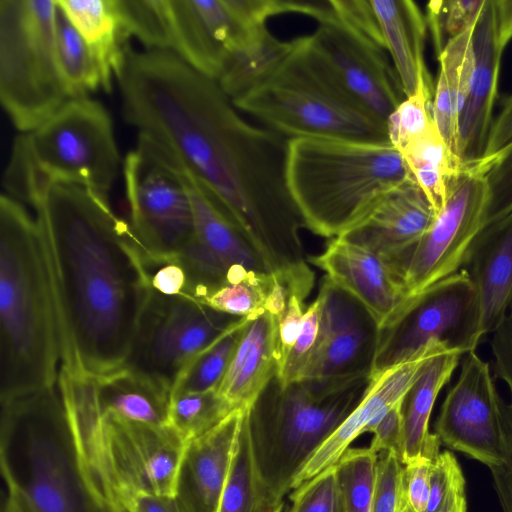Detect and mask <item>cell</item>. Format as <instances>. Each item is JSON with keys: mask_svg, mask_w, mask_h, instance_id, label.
<instances>
[{"mask_svg": "<svg viewBox=\"0 0 512 512\" xmlns=\"http://www.w3.org/2000/svg\"><path fill=\"white\" fill-rule=\"evenodd\" d=\"M55 299L60 369L97 378L122 368L151 287L146 253L107 197L72 183L31 193Z\"/></svg>", "mask_w": 512, "mask_h": 512, "instance_id": "1", "label": "cell"}, {"mask_svg": "<svg viewBox=\"0 0 512 512\" xmlns=\"http://www.w3.org/2000/svg\"><path fill=\"white\" fill-rule=\"evenodd\" d=\"M57 311L35 218L0 198V401L58 383Z\"/></svg>", "mask_w": 512, "mask_h": 512, "instance_id": "2", "label": "cell"}, {"mask_svg": "<svg viewBox=\"0 0 512 512\" xmlns=\"http://www.w3.org/2000/svg\"><path fill=\"white\" fill-rule=\"evenodd\" d=\"M58 386L85 479L108 512L137 493L175 496L187 444L169 425L101 411L91 377L60 369Z\"/></svg>", "mask_w": 512, "mask_h": 512, "instance_id": "3", "label": "cell"}, {"mask_svg": "<svg viewBox=\"0 0 512 512\" xmlns=\"http://www.w3.org/2000/svg\"><path fill=\"white\" fill-rule=\"evenodd\" d=\"M414 179L391 143L305 137L288 140L286 182L304 227L336 238L394 188Z\"/></svg>", "mask_w": 512, "mask_h": 512, "instance_id": "4", "label": "cell"}, {"mask_svg": "<svg viewBox=\"0 0 512 512\" xmlns=\"http://www.w3.org/2000/svg\"><path fill=\"white\" fill-rule=\"evenodd\" d=\"M0 403L6 490L28 512H108L85 479L58 383Z\"/></svg>", "mask_w": 512, "mask_h": 512, "instance_id": "5", "label": "cell"}, {"mask_svg": "<svg viewBox=\"0 0 512 512\" xmlns=\"http://www.w3.org/2000/svg\"><path fill=\"white\" fill-rule=\"evenodd\" d=\"M371 375L347 379H302L281 385L275 376L249 408L257 465L272 490L284 498L296 474L360 403Z\"/></svg>", "mask_w": 512, "mask_h": 512, "instance_id": "6", "label": "cell"}, {"mask_svg": "<svg viewBox=\"0 0 512 512\" xmlns=\"http://www.w3.org/2000/svg\"><path fill=\"white\" fill-rule=\"evenodd\" d=\"M261 81L231 102L285 138L389 142L387 124L353 100L310 55L304 36ZM390 143V142H389Z\"/></svg>", "mask_w": 512, "mask_h": 512, "instance_id": "7", "label": "cell"}, {"mask_svg": "<svg viewBox=\"0 0 512 512\" xmlns=\"http://www.w3.org/2000/svg\"><path fill=\"white\" fill-rule=\"evenodd\" d=\"M120 156L106 108L88 97L68 100L36 129L15 139L3 184L26 202L40 186L72 183L107 197Z\"/></svg>", "mask_w": 512, "mask_h": 512, "instance_id": "8", "label": "cell"}, {"mask_svg": "<svg viewBox=\"0 0 512 512\" xmlns=\"http://www.w3.org/2000/svg\"><path fill=\"white\" fill-rule=\"evenodd\" d=\"M56 0H0V100L27 133L70 97L55 50Z\"/></svg>", "mask_w": 512, "mask_h": 512, "instance_id": "9", "label": "cell"}, {"mask_svg": "<svg viewBox=\"0 0 512 512\" xmlns=\"http://www.w3.org/2000/svg\"><path fill=\"white\" fill-rule=\"evenodd\" d=\"M482 337L477 292L468 272L461 268L410 298L380 330L371 375L400 365L433 344L465 355L475 350Z\"/></svg>", "mask_w": 512, "mask_h": 512, "instance_id": "10", "label": "cell"}, {"mask_svg": "<svg viewBox=\"0 0 512 512\" xmlns=\"http://www.w3.org/2000/svg\"><path fill=\"white\" fill-rule=\"evenodd\" d=\"M244 319L188 296H166L151 289L124 366L171 393L190 361Z\"/></svg>", "mask_w": 512, "mask_h": 512, "instance_id": "11", "label": "cell"}, {"mask_svg": "<svg viewBox=\"0 0 512 512\" xmlns=\"http://www.w3.org/2000/svg\"><path fill=\"white\" fill-rule=\"evenodd\" d=\"M165 51L215 81L234 55L271 37L252 0H160Z\"/></svg>", "mask_w": 512, "mask_h": 512, "instance_id": "12", "label": "cell"}, {"mask_svg": "<svg viewBox=\"0 0 512 512\" xmlns=\"http://www.w3.org/2000/svg\"><path fill=\"white\" fill-rule=\"evenodd\" d=\"M130 226L153 259L178 256L191 242L195 223L191 201L174 168L146 141L123 163Z\"/></svg>", "mask_w": 512, "mask_h": 512, "instance_id": "13", "label": "cell"}, {"mask_svg": "<svg viewBox=\"0 0 512 512\" xmlns=\"http://www.w3.org/2000/svg\"><path fill=\"white\" fill-rule=\"evenodd\" d=\"M151 146L174 168L193 209L195 234L178 255L188 276L187 296L203 302L225 284L253 273L271 274L218 200L179 162Z\"/></svg>", "mask_w": 512, "mask_h": 512, "instance_id": "14", "label": "cell"}, {"mask_svg": "<svg viewBox=\"0 0 512 512\" xmlns=\"http://www.w3.org/2000/svg\"><path fill=\"white\" fill-rule=\"evenodd\" d=\"M484 173L477 162L461 167L452 177L444 205L406 262L403 282L409 299L464 266L483 227Z\"/></svg>", "mask_w": 512, "mask_h": 512, "instance_id": "15", "label": "cell"}, {"mask_svg": "<svg viewBox=\"0 0 512 512\" xmlns=\"http://www.w3.org/2000/svg\"><path fill=\"white\" fill-rule=\"evenodd\" d=\"M304 43L353 100L384 122L405 99L385 50L335 16L319 22L314 33L304 36Z\"/></svg>", "mask_w": 512, "mask_h": 512, "instance_id": "16", "label": "cell"}, {"mask_svg": "<svg viewBox=\"0 0 512 512\" xmlns=\"http://www.w3.org/2000/svg\"><path fill=\"white\" fill-rule=\"evenodd\" d=\"M499 400L488 363L474 351L468 352L459 378L442 404L435 434L445 446L489 468L500 465L504 438Z\"/></svg>", "mask_w": 512, "mask_h": 512, "instance_id": "17", "label": "cell"}, {"mask_svg": "<svg viewBox=\"0 0 512 512\" xmlns=\"http://www.w3.org/2000/svg\"><path fill=\"white\" fill-rule=\"evenodd\" d=\"M319 334L302 379H347L371 375L380 327L369 310L328 277L321 282Z\"/></svg>", "mask_w": 512, "mask_h": 512, "instance_id": "18", "label": "cell"}, {"mask_svg": "<svg viewBox=\"0 0 512 512\" xmlns=\"http://www.w3.org/2000/svg\"><path fill=\"white\" fill-rule=\"evenodd\" d=\"M511 39L512 0H485L471 32L472 72L458 130L460 168L477 163L484 156L501 59Z\"/></svg>", "mask_w": 512, "mask_h": 512, "instance_id": "19", "label": "cell"}, {"mask_svg": "<svg viewBox=\"0 0 512 512\" xmlns=\"http://www.w3.org/2000/svg\"><path fill=\"white\" fill-rule=\"evenodd\" d=\"M435 216L432 204L411 179L391 190L362 221L339 238L375 253L403 280L408 257Z\"/></svg>", "mask_w": 512, "mask_h": 512, "instance_id": "20", "label": "cell"}, {"mask_svg": "<svg viewBox=\"0 0 512 512\" xmlns=\"http://www.w3.org/2000/svg\"><path fill=\"white\" fill-rule=\"evenodd\" d=\"M445 348L449 347L430 345L412 359L371 375V383L360 403L299 470L293 479L292 489L335 465L359 435L372 432L389 409L404 399L424 364Z\"/></svg>", "mask_w": 512, "mask_h": 512, "instance_id": "21", "label": "cell"}, {"mask_svg": "<svg viewBox=\"0 0 512 512\" xmlns=\"http://www.w3.org/2000/svg\"><path fill=\"white\" fill-rule=\"evenodd\" d=\"M307 260L357 298L376 319L380 330L409 300L402 281L381 257L339 237L333 238L321 254L308 256Z\"/></svg>", "mask_w": 512, "mask_h": 512, "instance_id": "22", "label": "cell"}, {"mask_svg": "<svg viewBox=\"0 0 512 512\" xmlns=\"http://www.w3.org/2000/svg\"><path fill=\"white\" fill-rule=\"evenodd\" d=\"M245 410L187 444L174 496L181 512H218Z\"/></svg>", "mask_w": 512, "mask_h": 512, "instance_id": "23", "label": "cell"}, {"mask_svg": "<svg viewBox=\"0 0 512 512\" xmlns=\"http://www.w3.org/2000/svg\"><path fill=\"white\" fill-rule=\"evenodd\" d=\"M464 266L477 292L484 336L501 325L512 302V210L482 227Z\"/></svg>", "mask_w": 512, "mask_h": 512, "instance_id": "24", "label": "cell"}, {"mask_svg": "<svg viewBox=\"0 0 512 512\" xmlns=\"http://www.w3.org/2000/svg\"><path fill=\"white\" fill-rule=\"evenodd\" d=\"M278 321L268 312L247 320L218 393L234 408H248L277 375Z\"/></svg>", "mask_w": 512, "mask_h": 512, "instance_id": "25", "label": "cell"}, {"mask_svg": "<svg viewBox=\"0 0 512 512\" xmlns=\"http://www.w3.org/2000/svg\"><path fill=\"white\" fill-rule=\"evenodd\" d=\"M406 97L434 86L424 59L426 19L411 0H370Z\"/></svg>", "mask_w": 512, "mask_h": 512, "instance_id": "26", "label": "cell"}, {"mask_svg": "<svg viewBox=\"0 0 512 512\" xmlns=\"http://www.w3.org/2000/svg\"><path fill=\"white\" fill-rule=\"evenodd\" d=\"M462 352L445 348L432 356L422 367L403 400L402 464L427 458L434 460L441 444L429 432V419L442 387L449 381Z\"/></svg>", "mask_w": 512, "mask_h": 512, "instance_id": "27", "label": "cell"}, {"mask_svg": "<svg viewBox=\"0 0 512 512\" xmlns=\"http://www.w3.org/2000/svg\"><path fill=\"white\" fill-rule=\"evenodd\" d=\"M93 53L109 92L123 67L128 47L117 0H56Z\"/></svg>", "mask_w": 512, "mask_h": 512, "instance_id": "28", "label": "cell"}, {"mask_svg": "<svg viewBox=\"0 0 512 512\" xmlns=\"http://www.w3.org/2000/svg\"><path fill=\"white\" fill-rule=\"evenodd\" d=\"M92 379L101 411L152 425H168L171 393L149 376L124 366Z\"/></svg>", "mask_w": 512, "mask_h": 512, "instance_id": "29", "label": "cell"}, {"mask_svg": "<svg viewBox=\"0 0 512 512\" xmlns=\"http://www.w3.org/2000/svg\"><path fill=\"white\" fill-rule=\"evenodd\" d=\"M246 408L218 512H282L283 499L265 481L257 465Z\"/></svg>", "mask_w": 512, "mask_h": 512, "instance_id": "30", "label": "cell"}, {"mask_svg": "<svg viewBox=\"0 0 512 512\" xmlns=\"http://www.w3.org/2000/svg\"><path fill=\"white\" fill-rule=\"evenodd\" d=\"M400 152L437 213L444 205L449 183L460 167L436 127L409 142Z\"/></svg>", "mask_w": 512, "mask_h": 512, "instance_id": "31", "label": "cell"}, {"mask_svg": "<svg viewBox=\"0 0 512 512\" xmlns=\"http://www.w3.org/2000/svg\"><path fill=\"white\" fill-rule=\"evenodd\" d=\"M437 58L440 67L432 99L433 121L439 135L459 165L457 157L459 118L466 82L464 50L458 44L452 43L447 45Z\"/></svg>", "mask_w": 512, "mask_h": 512, "instance_id": "32", "label": "cell"}, {"mask_svg": "<svg viewBox=\"0 0 512 512\" xmlns=\"http://www.w3.org/2000/svg\"><path fill=\"white\" fill-rule=\"evenodd\" d=\"M55 50L58 69L70 99L87 97L88 93L103 88V76L98 62L58 4Z\"/></svg>", "mask_w": 512, "mask_h": 512, "instance_id": "33", "label": "cell"}, {"mask_svg": "<svg viewBox=\"0 0 512 512\" xmlns=\"http://www.w3.org/2000/svg\"><path fill=\"white\" fill-rule=\"evenodd\" d=\"M495 374L508 386L510 398L499 400L504 457L500 465L490 468L502 512H512V311L494 331L492 339Z\"/></svg>", "mask_w": 512, "mask_h": 512, "instance_id": "34", "label": "cell"}, {"mask_svg": "<svg viewBox=\"0 0 512 512\" xmlns=\"http://www.w3.org/2000/svg\"><path fill=\"white\" fill-rule=\"evenodd\" d=\"M234 410L217 390L174 394L170 397L167 424L188 444L215 428Z\"/></svg>", "mask_w": 512, "mask_h": 512, "instance_id": "35", "label": "cell"}, {"mask_svg": "<svg viewBox=\"0 0 512 512\" xmlns=\"http://www.w3.org/2000/svg\"><path fill=\"white\" fill-rule=\"evenodd\" d=\"M244 319L211 346L195 356L178 376L171 395L218 390L235 353Z\"/></svg>", "mask_w": 512, "mask_h": 512, "instance_id": "36", "label": "cell"}, {"mask_svg": "<svg viewBox=\"0 0 512 512\" xmlns=\"http://www.w3.org/2000/svg\"><path fill=\"white\" fill-rule=\"evenodd\" d=\"M378 455L349 447L335 464L339 512H372Z\"/></svg>", "mask_w": 512, "mask_h": 512, "instance_id": "37", "label": "cell"}, {"mask_svg": "<svg viewBox=\"0 0 512 512\" xmlns=\"http://www.w3.org/2000/svg\"><path fill=\"white\" fill-rule=\"evenodd\" d=\"M273 284V275L253 273L241 281L223 285L202 303L226 314L255 319L266 312L265 304Z\"/></svg>", "mask_w": 512, "mask_h": 512, "instance_id": "38", "label": "cell"}, {"mask_svg": "<svg viewBox=\"0 0 512 512\" xmlns=\"http://www.w3.org/2000/svg\"><path fill=\"white\" fill-rule=\"evenodd\" d=\"M485 0L430 1L426 7V24L438 55L451 39L470 29Z\"/></svg>", "mask_w": 512, "mask_h": 512, "instance_id": "39", "label": "cell"}, {"mask_svg": "<svg viewBox=\"0 0 512 512\" xmlns=\"http://www.w3.org/2000/svg\"><path fill=\"white\" fill-rule=\"evenodd\" d=\"M425 512H466L464 476L450 451L439 453L432 462L430 494Z\"/></svg>", "mask_w": 512, "mask_h": 512, "instance_id": "40", "label": "cell"}, {"mask_svg": "<svg viewBox=\"0 0 512 512\" xmlns=\"http://www.w3.org/2000/svg\"><path fill=\"white\" fill-rule=\"evenodd\" d=\"M432 99L433 94L420 90L406 97L388 117L389 142L399 151L435 126Z\"/></svg>", "mask_w": 512, "mask_h": 512, "instance_id": "41", "label": "cell"}, {"mask_svg": "<svg viewBox=\"0 0 512 512\" xmlns=\"http://www.w3.org/2000/svg\"><path fill=\"white\" fill-rule=\"evenodd\" d=\"M486 184L483 226L512 210V142L493 157L480 160Z\"/></svg>", "mask_w": 512, "mask_h": 512, "instance_id": "42", "label": "cell"}, {"mask_svg": "<svg viewBox=\"0 0 512 512\" xmlns=\"http://www.w3.org/2000/svg\"><path fill=\"white\" fill-rule=\"evenodd\" d=\"M321 301L317 298L305 310L300 333L277 372L281 385L301 380L314 352L320 327Z\"/></svg>", "mask_w": 512, "mask_h": 512, "instance_id": "43", "label": "cell"}, {"mask_svg": "<svg viewBox=\"0 0 512 512\" xmlns=\"http://www.w3.org/2000/svg\"><path fill=\"white\" fill-rule=\"evenodd\" d=\"M290 500L286 512H339L336 465L296 487Z\"/></svg>", "mask_w": 512, "mask_h": 512, "instance_id": "44", "label": "cell"}, {"mask_svg": "<svg viewBox=\"0 0 512 512\" xmlns=\"http://www.w3.org/2000/svg\"><path fill=\"white\" fill-rule=\"evenodd\" d=\"M402 472L403 464L394 452L379 453L372 512H404Z\"/></svg>", "mask_w": 512, "mask_h": 512, "instance_id": "45", "label": "cell"}, {"mask_svg": "<svg viewBox=\"0 0 512 512\" xmlns=\"http://www.w3.org/2000/svg\"><path fill=\"white\" fill-rule=\"evenodd\" d=\"M330 2L338 21L386 50L370 0H330Z\"/></svg>", "mask_w": 512, "mask_h": 512, "instance_id": "46", "label": "cell"}, {"mask_svg": "<svg viewBox=\"0 0 512 512\" xmlns=\"http://www.w3.org/2000/svg\"><path fill=\"white\" fill-rule=\"evenodd\" d=\"M432 462L420 458L403 465L404 512H425L430 494Z\"/></svg>", "mask_w": 512, "mask_h": 512, "instance_id": "47", "label": "cell"}, {"mask_svg": "<svg viewBox=\"0 0 512 512\" xmlns=\"http://www.w3.org/2000/svg\"><path fill=\"white\" fill-rule=\"evenodd\" d=\"M146 268L152 290L166 296H187L188 276L178 256L153 259L146 253Z\"/></svg>", "mask_w": 512, "mask_h": 512, "instance_id": "48", "label": "cell"}, {"mask_svg": "<svg viewBox=\"0 0 512 512\" xmlns=\"http://www.w3.org/2000/svg\"><path fill=\"white\" fill-rule=\"evenodd\" d=\"M403 400L393 405L375 426L369 446L378 454L381 451H392L400 461L403 455Z\"/></svg>", "mask_w": 512, "mask_h": 512, "instance_id": "49", "label": "cell"}, {"mask_svg": "<svg viewBox=\"0 0 512 512\" xmlns=\"http://www.w3.org/2000/svg\"><path fill=\"white\" fill-rule=\"evenodd\" d=\"M304 300L305 298L302 296L292 293L289 296L286 310L278 322L279 368L287 358L300 333L305 314Z\"/></svg>", "mask_w": 512, "mask_h": 512, "instance_id": "50", "label": "cell"}, {"mask_svg": "<svg viewBox=\"0 0 512 512\" xmlns=\"http://www.w3.org/2000/svg\"><path fill=\"white\" fill-rule=\"evenodd\" d=\"M512 142V95L506 100L504 106L491 124L484 156L486 160L505 148Z\"/></svg>", "mask_w": 512, "mask_h": 512, "instance_id": "51", "label": "cell"}, {"mask_svg": "<svg viewBox=\"0 0 512 512\" xmlns=\"http://www.w3.org/2000/svg\"><path fill=\"white\" fill-rule=\"evenodd\" d=\"M124 512H181L173 496L137 493L124 505Z\"/></svg>", "mask_w": 512, "mask_h": 512, "instance_id": "52", "label": "cell"}, {"mask_svg": "<svg viewBox=\"0 0 512 512\" xmlns=\"http://www.w3.org/2000/svg\"><path fill=\"white\" fill-rule=\"evenodd\" d=\"M1 512H28L21 500L12 492L6 490L1 502Z\"/></svg>", "mask_w": 512, "mask_h": 512, "instance_id": "53", "label": "cell"}]
</instances>
